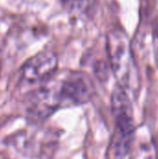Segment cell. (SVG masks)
Returning a JSON list of instances; mask_svg holds the SVG:
<instances>
[{"label":"cell","mask_w":158,"mask_h":159,"mask_svg":"<svg viewBox=\"0 0 158 159\" xmlns=\"http://www.w3.org/2000/svg\"><path fill=\"white\" fill-rule=\"evenodd\" d=\"M107 47L111 67L117 79V85L127 91H138L139 74L126 34L119 30L112 32L108 36Z\"/></svg>","instance_id":"7a4b0ae2"},{"label":"cell","mask_w":158,"mask_h":159,"mask_svg":"<svg viewBox=\"0 0 158 159\" xmlns=\"http://www.w3.org/2000/svg\"><path fill=\"white\" fill-rule=\"evenodd\" d=\"M155 35L158 38V21H156V25L155 26V30H154Z\"/></svg>","instance_id":"52a82bcc"},{"label":"cell","mask_w":158,"mask_h":159,"mask_svg":"<svg viewBox=\"0 0 158 159\" xmlns=\"http://www.w3.org/2000/svg\"><path fill=\"white\" fill-rule=\"evenodd\" d=\"M61 105L57 87H42L30 99L29 113L37 118H47Z\"/></svg>","instance_id":"5b68a950"},{"label":"cell","mask_w":158,"mask_h":159,"mask_svg":"<svg viewBox=\"0 0 158 159\" xmlns=\"http://www.w3.org/2000/svg\"><path fill=\"white\" fill-rule=\"evenodd\" d=\"M58 67L57 56L51 51H42L30 58L23 65L21 78L27 84H36L47 80Z\"/></svg>","instance_id":"277c9868"},{"label":"cell","mask_w":158,"mask_h":159,"mask_svg":"<svg viewBox=\"0 0 158 159\" xmlns=\"http://www.w3.org/2000/svg\"><path fill=\"white\" fill-rule=\"evenodd\" d=\"M93 84L85 73H71L58 88L61 104H83L88 102L93 94Z\"/></svg>","instance_id":"3957f363"},{"label":"cell","mask_w":158,"mask_h":159,"mask_svg":"<svg viewBox=\"0 0 158 159\" xmlns=\"http://www.w3.org/2000/svg\"><path fill=\"white\" fill-rule=\"evenodd\" d=\"M112 114L115 119L113 153L115 157L123 159L129 153L135 132V122L131 100L128 91L116 85L111 99Z\"/></svg>","instance_id":"6da1fadb"},{"label":"cell","mask_w":158,"mask_h":159,"mask_svg":"<svg viewBox=\"0 0 158 159\" xmlns=\"http://www.w3.org/2000/svg\"><path fill=\"white\" fill-rule=\"evenodd\" d=\"M61 2L68 10L81 9L84 5V0H61Z\"/></svg>","instance_id":"8992f818"}]
</instances>
